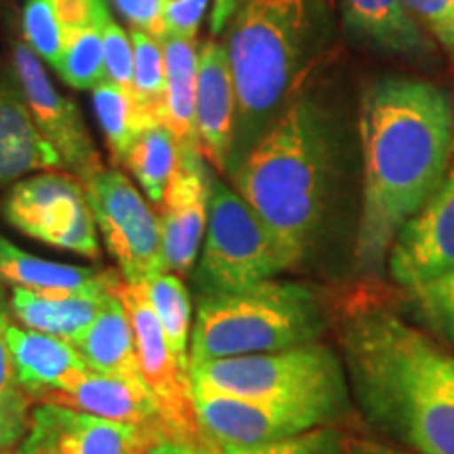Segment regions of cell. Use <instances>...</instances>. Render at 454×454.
<instances>
[{
  "label": "cell",
  "mask_w": 454,
  "mask_h": 454,
  "mask_svg": "<svg viewBox=\"0 0 454 454\" xmlns=\"http://www.w3.org/2000/svg\"><path fill=\"white\" fill-rule=\"evenodd\" d=\"M110 3L130 30L144 32L160 43L168 36L162 0H110Z\"/></svg>",
  "instance_id": "d590c367"
},
{
  "label": "cell",
  "mask_w": 454,
  "mask_h": 454,
  "mask_svg": "<svg viewBox=\"0 0 454 454\" xmlns=\"http://www.w3.org/2000/svg\"><path fill=\"white\" fill-rule=\"evenodd\" d=\"M236 192L268 227L288 268L316 240L326 213L331 137L309 98L288 101L231 170Z\"/></svg>",
  "instance_id": "3957f363"
},
{
  "label": "cell",
  "mask_w": 454,
  "mask_h": 454,
  "mask_svg": "<svg viewBox=\"0 0 454 454\" xmlns=\"http://www.w3.org/2000/svg\"><path fill=\"white\" fill-rule=\"evenodd\" d=\"M116 294L121 297L133 328L141 379L154 400L168 440L184 448L194 446L200 438V427L192 400L187 364L170 349L167 334L139 284H129L121 278Z\"/></svg>",
  "instance_id": "30bf717a"
},
{
  "label": "cell",
  "mask_w": 454,
  "mask_h": 454,
  "mask_svg": "<svg viewBox=\"0 0 454 454\" xmlns=\"http://www.w3.org/2000/svg\"><path fill=\"white\" fill-rule=\"evenodd\" d=\"M320 0H240L225 49L238 116L227 170H234L280 116L320 41Z\"/></svg>",
  "instance_id": "277c9868"
},
{
  "label": "cell",
  "mask_w": 454,
  "mask_h": 454,
  "mask_svg": "<svg viewBox=\"0 0 454 454\" xmlns=\"http://www.w3.org/2000/svg\"><path fill=\"white\" fill-rule=\"evenodd\" d=\"M162 51L167 66L162 124L173 135L179 154H200L196 133V41L168 34L162 41Z\"/></svg>",
  "instance_id": "603a6c76"
},
{
  "label": "cell",
  "mask_w": 454,
  "mask_h": 454,
  "mask_svg": "<svg viewBox=\"0 0 454 454\" xmlns=\"http://www.w3.org/2000/svg\"><path fill=\"white\" fill-rule=\"evenodd\" d=\"M101 41H104V64L107 82L116 84L122 90L133 95V66L135 53L130 36L121 24L107 17L101 26Z\"/></svg>",
  "instance_id": "836d02e7"
},
{
  "label": "cell",
  "mask_w": 454,
  "mask_h": 454,
  "mask_svg": "<svg viewBox=\"0 0 454 454\" xmlns=\"http://www.w3.org/2000/svg\"><path fill=\"white\" fill-rule=\"evenodd\" d=\"M343 431L333 427V425H322L305 434L293 435V438L268 442V444L254 446H238L225 444L207 438L200 431V438L194 446L185 448L187 454H340L345 446Z\"/></svg>",
  "instance_id": "4dcf8cb0"
},
{
  "label": "cell",
  "mask_w": 454,
  "mask_h": 454,
  "mask_svg": "<svg viewBox=\"0 0 454 454\" xmlns=\"http://www.w3.org/2000/svg\"><path fill=\"white\" fill-rule=\"evenodd\" d=\"M24 34L27 47L38 55V59L57 67L64 34L55 15L53 0H27L24 7Z\"/></svg>",
  "instance_id": "1f68e13d"
},
{
  "label": "cell",
  "mask_w": 454,
  "mask_h": 454,
  "mask_svg": "<svg viewBox=\"0 0 454 454\" xmlns=\"http://www.w3.org/2000/svg\"><path fill=\"white\" fill-rule=\"evenodd\" d=\"M13 72L34 122L59 154L61 167L81 181L104 167L78 106L55 87L38 55L24 43L13 47Z\"/></svg>",
  "instance_id": "7c38bea8"
},
{
  "label": "cell",
  "mask_w": 454,
  "mask_h": 454,
  "mask_svg": "<svg viewBox=\"0 0 454 454\" xmlns=\"http://www.w3.org/2000/svg\"><path fill=\"white\" fill-rule=\"evenodd\" d=\"M61 34L64 44L55 67L61 81L78 90H93L107 82L101 27H76Z\"/></svg>",
  "instance_id": "f546056e"
},
{
  "label": "cell",
  "mask_w": 454,
  "mask_h": 454,
  "mask_svg": "<svg viewBox=\"0 0 454 454\" xmlns=\"http://www.w3.org/2000/svg\"><path fill=\"white\" fill-rule=\"evenodd\" d=\"M158 431L124 425L74 408L36 402L15 454H145L164 442Z\"/></svg>",
  "instance_id": "8fae6325"
},
{
  "label": "cell",
  "mask_w": 454,
  "mask_h": 454,
  "mask_svg": "<svg viewBox=\"0 0 454 454\" xmlns=\"http://www.w3.org/2000/svg\"><path fill=\"white\" fill-rule=\"evenodd\" d=\"M211 0H162L164 21L173 36L194 38Z\"/></svg>",
  "instance_id": "74e56055"
},
{
  "label": "cell",
  "mask_w": 454,
  "mask_h": 454,
  "mask_svg": "<svg viewBox=\"0 0 454 454\" xmlns=\"http://www.w3.org/2000/svg\"><path fill=\"white\" fill-rule=\"evenodd\" d=\"M145 454H187V452L184 446L175 444V442H170V440H164V442H160V444L152 446Z\"/></svg>",
  "instance_id": "60d3db41"
},
{
  "label": "cell",
  "mask_w": 454,
  "mask_h": 454,
  "mask_svg": "<svg viewBox=\"0 0 454 454\" xmlns=\"http://www.w3.org/2000/svg\"><path fill=\"white\" fill-rule=\"evenodd\" d=\"M288 270L268 227L236 190L211 175L208 223L194 265L198 297L240 293Z\"/></svg>",
  "instance_id": "52a82bcc"
},
{
  "label": "cell",
  "mask_w": 454,
  "mask_h": 454,
  "mask_svg": "<svg viewBox=\"0 0 454 454\" xmlns=\"http://www.w3.org/2000/svg\"><path fill=\"white\" fill-rule=\"evenodd\" d=\"M240 0H213V11H211V34L213 38H217L219 34L225 32V27L230 26L231 17H234Z\"/></svg>",
  "instance_id": "f35d334b"
},
{
  "label": "cell",
  "mask_w": 454,
  "mask_h": 454,
  "mask_svg": "<svg viewBox=\"0 0 454 454\" xmlns=\"http://www.w3.org/2000/svg\"><path fill=\"white\" fill-rule=\"evenodd\" d=\"M114 291L106 294H84L64 291L36 293L26 291V288H11L9 309L20 326L72 340L99 316Z\"/></svg>",
  "instance_id": "7402d4cb"
},
{
  "label": "cell",
  "mask_w": 454,
  "mask_h": 454,
  "mask_svg": "<svg viewBox=\"0 0 454 454\" xmlns=\"http://www.w3.org/2000/svg\"><path fill=\"white\" fill-rule=\"evenodd\" d=\"M411 291L427 325L454 345V270Z\"/></svg>",
  "instance_id": "d6a6232c"
},
{
  "label": "cell",
  "mask_w": 454,
  "mask_h": 454,
  "mask_svg": "<svg viewBox=\"0 0 454 454\" xmlns=\"http://www.w3.org/2000/svg\"><path fill=\"white\" fill-rule=\"evenodd\" d=\"M118 282H121V274L116 271L36 257L0 236V284L4 286L9 284L11 288H26V291L36 293L64 291L106 294L112 293Z\"/></svg>",
  "instance_id": "ffe728a7"
},
{
  "label": "cell",
  "mask_w": 454,
  "mask_h": 454,
  "mask_svg": "<svg viewBox=\"0 0 454 454\" xmlns=\"http://www.w3.org/2000/svg\"><path fill=\"white\" fill-rule=\"evenodd\" d=\"M38 402H53V404L107 419V421L137 425V427L158 431L168 440L160 414L145 385L124 381L121 377L87 371L70 389L55 391Z\"/></svg>",
  "instance_id": "d6986e66"
},
{
  "label": "cell",
  "mask_w": 454,
  "mask_h": 454,
  "mask_svg": "<svg viewBox=\"0 0 454 454\" xmlns=\"http://www.w3.org/2000/svg\"><path fill=\"white\" fill-rule=\"evenodd\" d=\"M135 66L133 95L139 114L147 127L164 122V93H167V66H164L162 43L144 32L130 30Z\"/></svg>",
  "instance_id": "83f0119b"
},
{
  "label": "cell",
  "mask_w": 454,
  "mask_h": 454,
  "mask_svg": "<svg viewBox=\"0 0 454 454\" xmlns=\"http://www.w3.org/2000/svg\"><path fill=\"white\" fill-rule=\"evenodd\" d=\"M70 343L81 354L89 371L145 385L139 372L133 328L116 291L99 311V316Z\"/></svg>",
  "instance_id": "44dd1931"
},
{
  "label": "cell",
  "mask_w": 454,
  "mask_h": 454,
  "mask_svg": "<svg viewBox=\"0 0 454 454\" xmlns=\"http://www.w3.org/2000/svg\"><path fill=\"white\" fill-rule=\"evenodd\" d=\"M211 173L202 154H179L177 168L164 192L160 213L162 263L170 274H190L208 223Z\"/></svg>",
  "instance_id": "9a60e30c"
},
{
  "label": "cell",
  "mask_w": 454,
  "mask_h": 454,
  "mask_svg": "<svg viewBox=\"0 0 454 454\" xmlns=\"http://www.w3.org/2000/svg\"><path fill=\"white\" fill-rule=\"evenodd\" d=\"M90 101H93V110L98 114L101 133H104L106 144L110 147V154L114 160L121 162L127 147L147 127L139 114L135 95L127 93L116 84L104 82L93 89Z\"/></svg>",
  "instance_id": "f1b7e54d"
},
{
  "label": "cell",
  "mask_w": 454,
  "mask_h": 454,
  "mask_svg": "<svg viewBox=\"0 0 454 454\" xmlns=\"http://www.w3.org/2000/svg\"><path fill=\"white\" fill-rule=\"evenodd\" d=\"M187 374L196 389L309 408L325 414L331 423L349 408L343 364L322 343L299 345L274 354L190 362Z\"/></svg>",
  "instance_id": "8992f818"
},
{
  "label": "cell",
  "mask_w": 454,
  "mask_h": 454,
  "mask_svg": "<svg viewBox=\"0 0 454 454\" xmlns=\"http://www.w3.org/2000/svg\"><path fill=\"white\" fill-rule=\"evenodd\" d=\"M198 427L207 438L225 444H268L331 425L325 414L309 408L248 400L192 387Z\"/></svg>",
  "instance_id": "4fadbf2b"
},
{
  "label": "cell",
  "mask_w": 454,
  "mask_h": 454,
  "mask_svg": "<svg viewBox=\"0 0 454 454\" xmlns=\"http://www.w3.org/2000/svg\"><path fill=\"white\" fill-rule=\"evenodd\" d=\"M17 379L34 402L70 389L89 371L70 340L32 331L11 320L4 333Z\"/></svg>",
  "instance_id": "e0dca14e"
},
{
  "label": "cell",
  "mask_w": 454,
  "mask_h": 454,
  "mask_svg": "<svg viewBox=\"0 0 454 454\" xmlns=\"http://www.w3.org/2000/svg\"><path fill=\"white\" fill-rule=\"evenodd\" d=\"M340 454H406L404 450H397V448L379 444V442H368V440H345L343 452Z\"/></svg>",
  "instance_id": "ab89813d"
},
{
  "label": "cell",
  "mask_w": 454,
  "mask_h": 454,
  "mask_svg": "<svg viewBox=\"0 0 454 454\" xmlns=\"http://www.w3.org/2000/svg\"><path fill=\"white\" fill-rule=\"evenodd\" d=\"M179 162V150L164 124L145 127L121 158L150 204L160 207L164 192Z\"/></svg>",
  "instance_id": "d4e9b609"
},
{
  "label": "cell",
  "mask_w": 454,
  "mask_h": 454,
  "mask_svg": "<svg viewBox=\"0 0 454 454\" xmlns=\"http://www.w3.org/2000/svg\"><path fill=\"white\" fill-rule=\"evenodd\" d=\"M454 270V160L434 196L397 231L389 248V274L417 288Z\"/></svg>",
  "instance_id": "5bb4252c"
},
{
  "label": "cell",
  "mask_w": 454,
  "mask_h": 454,
  "mask_svg": "<svg viewBox=\"0 0 454 454\" xmlns=\"http://www.w3.org/2000/svg\"><path fill=\"white\" fill-rule=\"evenodd\" d=\"M343 20L351 32L391 55L421 57L431 49L404 0H343Z\"/></svg>",
  "instance_id": "cb8c5ba5"
},
{
  "label": "cell",
  "mask_w": 454,
  "mask_h": 454,
  "mask_svg": "<svg viewBox=\"0 0 454 454\" xmlns=\"http://www.w3.org/2000/svg\"><path fill=\"white\" fill-rule=\"evenodd\" d=\"M11 320L13 316L9 309L7 288L0 284V446L15 450L30 425L34 400L17 379L7 339H4Z\"/></svg>",
  "instance_id": "4316f807"
},
{
  "label": "cell",
  "mask_w": 454,
  "mask_h": 454,
  "mask_svg": "<svg viewBox=\"0 0 454 454\" xmlns=\"http://www.w3.org/2000/svg\"><path fill=\"white\" fill-rule=\"evenodd\" d=\"M238 101L225 43L208 38L198 53L196 133L204 160L227 170L234 144Z\"/></svg>",
  "instance_id": "2e32d148"
},
{
  "label": "cell",
  "mask_w": 454,
  "mask_h": 454,
  "mask_svg": "<svg viewBox=\"0 0 454 454\" xmlns=\"http://www.w3.org/2000/svg\"><path fill=\"white\" fill-rule=\"evenodd\" d=\"M3 215L34 240L87 259L99 257L98 225L82 181L74 175L41 173L20 179L4 198Z\"/></svg>",
  "instance_id": "9c48e42d"
},
{
  "label": "cell",
  "mask_w": 454,
  "mask_h": 454,
  "mask_svg": "<svg viewBox=\"0 0 454 454\" xmlns=\"http://www.w3.org/2000/svg\"><path fill=\"white\" fill-rule=\"evenodd\" d=\"M61 32L76 27H101L110 17L107 0H53Z\"/></svg>",
  "instance_id": "8d00e7d4"
},
{
  "label": "cell",
  "mask_w": 454,
  "mask_h": 454,
  "mask_svg": "<svg viewBox=\"0 0 454 454\" xmlns=\"http://www.w3.org/2000/svg\"><path fill=\"white\" fill-rule=\"evenodd\" d=\"M57 167L61 158L34 122L20 81L0 72V187Z\"/></svg>",
  "instance_id": "ac0fdd59"
},
{
  "label": "cell",
  "mask_w": 454,
  "mask_h": 454,
  "mask_svg": "<svg viewBox=\"0 0 454 454\" xmlns=\"http://www.w3.org/2000/svg\"><path fill=\"white\" fill-rule=\"evenodd\" d=\"M325 328L320 299L299 282L268 280L240 293L198 297L187 364L317 343Z\"/></svg>",
  "instance_id": "5b68a950"
},
{
  "label": "cell",
  "mask_w": 454,
  "mask_h": 454,
  "mask_svg": "<svg viewBox=\"0 0 454 454\" xmlns=\"http://www.w3.org/2000/svg\"><path fill=\"white\" fill-rule=\"evenodd\" d=\"M340 348L374 425L417 454H454V356L381 308L351 309Z\"/></svg>",
  "instance_id": "7a4b0ae2"
},
{
  "label": "cell",
  "mask_w": 454,
  "mask_h": 454,
  "mask_svg": "<svg viewBox=\"0 0 454 454\" xmlns=\"http://www.w3.org/2000/svg\"><path fill=\"white\" fill-rule=\"evenodd\" d=\"M0 454H11V450H7V448L0 446Z\"/></svg>",
  "instance_id": "b9f144b4"
},
{
  "label": "cell",
  "mask_w": 454,
  "mask_h": 454,
  "mask_svg": "<svg viewBox=\"0 0 454 454\" xmlns=\"http://www.w3.org/2000/svg\"><path fill=\"white\" fill-rule=\"evenodd\" d=\"M82 187L122 280L139 284L164 271L160 221L133 181L121 168L101 167L82 181Z\"/></svg>",
  "instance_id": "ba28073f"
},
{
  "label": "cell",
  "mask_w": 454,
  "mask_h": 454,
  "mask_svg": "<svg viewBox=\"0 0 454 454\" xmlns=\"http://www.w3.org/2000/svg\"><path fill=\"white\" fill-rule=\"evenodd\" d=\"M404 4L454 64V0H404Z\"/></svg>",
  "instance_id": "e575fe53"
},
{
  "label": "cell",
  "mask_w": 454,
  "mask_h": 454,
  "mask_svg": "<svg viewBox=\"0 0 454 454\" xmlns=\"http://www.w3.org/2000/svg\"><path fill=\"white\" fill-rule=\"evenodd\" d=\"M360 270L377 274L397 231L434 196L454 154V101L438 84L411 76L371 82L360 106Z\"/></svg>",
  "instance_id": "6da1fadb"
},
{
  "label": "cell",
  "mask_w": 454,
  "mask_h": 454,
  "mask_svg": "<svg viewBox=\"0 0 454 454\" xmlns=\"http://www.w3.org/2000/svg\"><path fill=\"white\" fill-rule=\"evenodd\" d=\"M139 286L150 308L154 309L173 354L187 364L194 317H192L190 291H187L184 280L170 271H158L147 280L139 282Z\"/></svg>",
  "instance_id": "484cf974"
}]
</instances>
